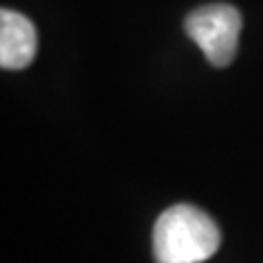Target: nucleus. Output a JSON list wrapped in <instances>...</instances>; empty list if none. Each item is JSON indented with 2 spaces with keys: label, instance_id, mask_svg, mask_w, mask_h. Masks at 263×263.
<instances>
[{
  "label": "nucleus",
  "instance_id": "1",
  "mask_svg": "<svg viewBox=\"0 0 263 263\" xmlns=\"http://www.w3.org/2000/svg\"><path fill=\"white\" fill-rule=\"evenodd\" d=\"M221 233L209 213L191 204H176L156 219V263H202L219 250Z\"/></svg>",
  "mask_w": 263,
  "mask_h": 263
},
{
  "label": "nucleus",
  "instance_id": "2",
  "mask_svg": "<svg viewBox=\"0 0 263 263\" xmlns=\"http://www.w3.org/2000/svg\"><path fill=\"white\" fill-rule=\"evenodd\" d=\"M184 31L215 68H224L239 48L241 13L226 3L204 5L186 15Z\"/></svg>",
  "mask_w": 263,
  "mask_h": 263
},
{
  "label": "nucleus",
  "instance_id": "3",
  "mask_svg": "<svg viewBox=\"0 0 263 263\" xmlns=\"http://www.w3.org/2000/svg\"><path fill=\"white\" fill-rule=\"evenodd\" d=\"M37 53V33L33 22L18 11H0V66L5 70H22Z\"/></svg>",
  "mask_w": 263,
  "mask_h": 263
}]
</instances>
